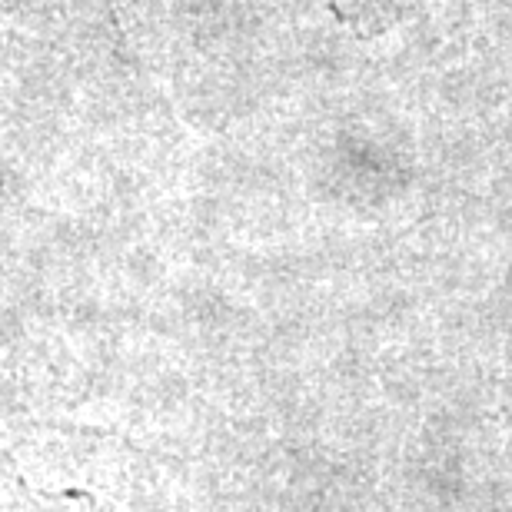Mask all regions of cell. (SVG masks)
Instances as JSON below:
<instances>
[{"label":"cell","mask_w":512,"mask_h":512,"mask_svg":"<svg viewBox=\"0 0 512 512\" xmlns=\"http://www.w3.org/2000/svg\"><path fill=\"white\" fill-rule=\"evenodd\" d=\"M330 7L340 17V24L363 37L383 34L403 14V0H330Z\"/></svg>","instance_id":"cell-1"},{"label":"cell","mask_w":512,"mask_h":512,"mask_svg":"<svg viewBox=\"0 0 512 512\" xmlns=\"http://www.w3.org/2000/svg\"><path fill=\"white\" fill-rule=\"evenodd\" d=\"M7 7H10V0H0V14H7Z\"/></svg>","instance_id":"cell-2"}]
</instances>
